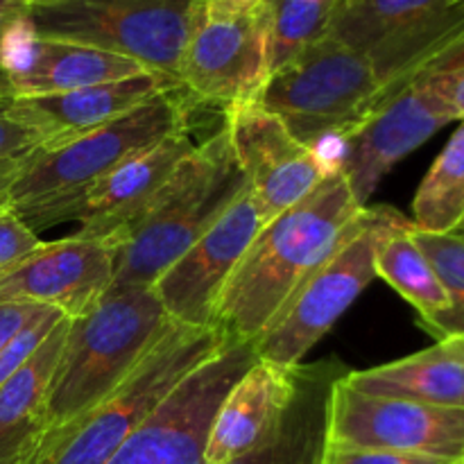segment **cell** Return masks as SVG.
<instances>
[{
    "instance_id": "3957f363",
    "label": "cell",
    "mask_w": 464,
    "mask_h": 464,
    "mask_svg": "<svg viewBox=\"0 0 464 464\" xmlns=\"http://www.w3.org/2000/svg\"><path fill=\"white\" fill-rule=\"evenodd\" d=\"M247 188L243 170L222 127L184 159L152 202L109 236L116 267L109 293L152 288L154 281L188 252Z\"/></svg>"
},
{
    "instance_id": "7a4b0ae2",
    "label": "cell",
    "mask_w": 464,
    "mask_h": 464,
    "mask_svg": "<svg viewBox=\"0 0 464 464\" xmlns=\"http://www.w3.org/2000/svg\"><path fill=\"white\" fill-rule=\"evenodd\" d=\"M186 98L190 95L181 86H172L109 125L66 143L41 145L3 166L0 208L14 211L34 231L54 225L63 208L89 193L125 159L190 127Z\"/></svg>"
},
{
    "instance_id": "484cf974",
    "label": "cell",
    "mask_w": 464,
    "mask_h": 464,
    "mask_svg": "<svg viewBox=\"0 0 464 464\" xmlns=\"http://www.w3.org/2000/svg\"><path fill=\"white\" fill-rule=\"evenodd\" d=\"M338 0H263L270 72L329 34Z\"/></svg>"
},
{
    "instance_id": "d6a6232c",
    "label": "cell",
    "mask_w": 464,
    "mask_h": 464,
    "mask_svg": "<svg viewBox=\"0 0 464 464\" xmlns=\"http://www.w3.org/2000/svg\"><path fill=\"white\" fill-rule=\"evenodd\" d=\"M27 14V0H0V45L7 32Z\"/></svg>"
},
{
    "instance_id": "836d02e7",
    "label": "cell",
    "mask_w": 464,
    "mask_h": 464,
    "mask_svg": "<svg viewBox=\"0 0 464 464\" xmlns=\"http://www.w3.org/2000/svg\"><path fill=\"white\" fill-rule=\"evenodd\" d=\"M261 3L263 0H202L204 7L213 12H245Z\"/></svg>"
},
{
    "instance_id": "7402d4cb",
    "label": "cell",
    "mask_w": 464,
    "mask_h": 464,
    "mask_svg": "<svg viewBox=\"0 0 464 464\" xmlns=\"http://www.w3.org/2000/svg\"><path fill=\"white\" fill-rule=\"evenodd\" d=\"M412 229V220L394 211L376 240L374 272L415 306L421 326L429 331L451 311V297L429 256L417 245Z\"/></svg>"
},
{
    "instance_id": "1f68e13d",
    "label": "cell",
    "mask_w": 464,
    "mask_h": 464,
    "mask_svg": "<svg viewBox=\"0 0 464 464\" xmlns=\"http://www.w3.org/2000/svg\"><path fill=\"white\" fill-rule=\"evenodd\" d=\"M45 306L30 302H3L0 304V352L5 344L27 324L34 315H39Z\"/></svg>"
},
{
    "instance_id": "44dd1931",
    "label": "cell",
    "mask_w": 464,
    "mask_h": 464,
    "mask_svg": "<svg viewBox=\"0 0 464 464\" xmlns=\"http://www.w3.org/2000/svg\"><path fill=\"white\" fill-rule=\"evenodd\" d=\"M343 381L362 394L464 408V338L453 335L412 356L365 372H347Z\"/></svg>"
},
{
    "instance_id": "8992f818",
    "label": "cell",
    "mask_w": 464,
    "mask_h": 464,
    "mask_svg": "<svg viewBox=\"0 0 464 464\" xmlns=\"http://www.w3.org/2000/svg\"><path fill=\"white\" fill-rule=\"evenodd\" d=\"M202 0H41L27 3L39 36L107 50L179 84Z\"/></svg>"
},
{
    "instance_id": "4316f807",
    "label": "cell",
    "mask_w": 464,
    "mask_h": 464,
    "mask_svg": "<svg viewBox=\"0 0 464 464\" xmlns=\"http://www.w3.org/2000/svg\"><path fill=\"white\" fill-rule=\"evenodd\" d=\"M415 225V222H412ZM417 245L429 256L430 266L435 267L442 279L449 297H451V311L429 329L438 340L444 338H464V236L460 234H430V231L412 229Z\"/></svg>"
},
{
    "instance_id": "74e56055",
    "label": "cell",
    "mask_w": 464,
    "mask_h": 464,
    "mask_svg": "<svg viewBox=\"0 0 464 464\" xmlns=\"http://www.w3.org/2000/svg\"><path fill=\"white\" fill-rule=\"evenodd\" d=\"M456 464H464V456H462V458H460V460H458Z\"/></svg>"
},
{
    "instance_id": "30bf717a",
    "label": "cell",
    "mask_w": 464,
    "mask_h": 464,
    "mask_svg": "<svg viewBox=\"0 0 464 464\" xmlns=\"http://www.w3.org/2000/svg\"><path fill=\"white\" fill-rule=\"evenodd\" d=\"M464 57L444 54L421 68L406 86L385 100L370 121L344 143L343 172L361 207L385 175L417 148L456 121L453 89Z\"/></svg>"
},
{
    "instance_id": "f1b7e54d",
    "label": "cell",
    "mask_w": 464,
    "mask_h": 464,
    "mask_svg": "<svg viewBox=\"0 0 464 464\" xmlns=\"http://www.w3.org/2000/svg\"><path fill=\"white\" fill-rule=\"evenodd\" d=\"M62 315L63 313H59L57 308L45 306L39 315L32 317V320L27 322L7 344H5V349L0 352V385H3L5 381L12 379L14 372L27 361V356H30L41 343H44V338L53 331V326L57 324V320Z\"/></svg>"
},
{
    "instance_id": "f35d334b",
    "label": "cell",
    "mask_w": 464,
    "mask_h": 464,
    "mask_svg": "<svg viewBox=\"0 0 464 464\" xmlns=\"http://www.w3.org/2000/svg\"><path fill=\"white\" fill-rule=\"evenodd\" d=\"M27 3H41V0H27Z\"/></svg>"
},
{
    "instance_id": "4dcf8cb0",
    "label": "cell",
    "mask_w": 464,
    "mask_h": 464,
    "mask_svg": "<svg viewBox=\"0 0 464 464\" xmlns=\"http://www.w3.org/2000/svg\"><path fill=\"white\" fill-rule=\"evenodd\" d=\"M320 464H456L442 458L420 456V453L388 451V449L349 447V444L326 442Z\"/></svg>"
},
{
    "instance_id": "9c48e42d",
    "label": "cell",
    "mask_w": 464,
    "mask_h": 464,
    "mask_svg": "<svg viewBox=\"0 0 464 464\" xmlns=\"http://www.w3.org/2000/svg\"><path fill=\"white\" fill-rule=\"evenodd\" d=\"M394 208H362L335 252L304 281L276 313L267 329L254 340L258 361L276 367L302 365L304 356L344 315L358 295L374 279V252L381 229Z\"/></svg>"
},
{
    "instance_id": "277c9868",
    "label": "cell",
    "mask_w": 464,
    "mask_h": 464,
    "mask_svg": "<svg viewBox=\"0 0 464 464\" xmlns=\"http://www.w3.org/2000/svg\"><path fill=\"white\" fill-rule=\"evenodd\" d=\"M172 326L152 288L107 293L84 315L71 317L50 385L44 421L72 429L134 372Z\"/></svg>"
},
{
    "instance_id": "9a60e30c",
    "label": "cell",
    "mask_w": 464,
    "mask_h": 464,
    "mask_svg": "<svg viewBox=\"0 0 464 464\" xmlns=\"http://www.w3.org/2000/svg\"><path fill=\"white\" fill-rule=\"evenodd\" d=\"M263 225L266 218L245 188L216 225L154 281L152 290L170 322L213 326L218 299Z\"/></svg>"
},
{
    "instance_id": "6da1fadb",
    "label": "cell",
    "mask_w": 464,
    "mask_h": 464,
    "mask_svg": "<svg viewBox=\"0 0 464 464\" xmlns=\"http://www.w3.org/2000/svg\"><path fill=\"white\" fill-rule=\"evenodd\" d=\"M365 207L335 170L295 207L261 227L216 304L213 326L254 343L299 285L335 252Z\"/></svg>"
},
{
    "instance_id": "7c38bea8",
    "label": "cell",
    "mask_w": 464,
    "mask_h": 464,
    "mask_svg": "<svg viewBox=\"0 0 464 464\" xmlns=\"http://www.w3.org/2000/svg\"><path fill=\"white\" fill-rule=\"evenodd\" d=\"M344 374L331 383L326 399V442L451 462L464 456V408L362 394L344 383Z\"/></svg>"
},
{
    "instance_id": "603a6c76",
    "label": "cell",
    "mask_w": 464,
    "mask_h": 464,
    "mask_svg": "<svg viewBox=\"0 0 464 464\" xmlns=\"http://www.w3.org/2000/svg\"><path fill=\"white\" fill-rule=\"evenodd\" d=\"M338 376H331L329 367H302L297 394L275 435L227 464H320L326 444V399Z\"/></svg>"
},
{
    "instance_id": "cb8c5ba5",
    "label": "cell",
    "mask_w": 464,
    "mask_h": 464,
    "mask_svg": "<svg viewBox=\"0 0 464 464\" xmlns=\"http://www.w3.org/2000/svg\"><path fill=\"white\" fill-rule=\"evenodd\" d=\"M71 317L62 315L44 343L27 356L9 381L0 385V435L44 421L50 385L62 358Z\"/></svg>"
},
{
    "instance_id": "d4e9b609",
    "label": "cell",
    "mask_w": 464,
    "mask_h": 464,
    "mask_svg": "<svg viewBox=\"0 0 464 464\" xmlns=\"http://www.w3.org/2000/svg\"><path fill=\"white\" fill-rule=\"evenodd\" d=\"M412 216L430 234H456L464 225V118L417 188Z\"/></svg>"
},
{
    "instance_id": "f546056e",
    "label": "cell",
    "mask_w": 464,
    "mask_h": 464,
    "mask_svg": "<svg viewBox=\"0 0 464 464\" xmlns=\"http://www.w3.org/2000/svg\"><path fill=\"white\" fill-rule=\"evenodd\" d=\"M44 240L36 236L14 211L0 208V279L12 275L25 258H30Z\"/></svg>"
},
{
    "instance_id": "e0dca14e",
    "label": "cell",
    "mask_w": 464,
    "mask_h": 464,
    "mask_svg": "<svg viewBox=\"0 0 464 464\" xmlns=\"http://www.w3.org/2000/svg\"><path fill=\"white\" fill-rule=\"evenodd\" d=\"M0 63L14 98L68 93L150 72L140 63L107 50L39 36L27 14L5 36Z\"/></svg>"
},
{
    "instance_id": "8fae6325",
    "label": "cell",
    "mask_w": 464,
    "mask_h": 464,
    "mask_svg": "<svg viewBox=\"0 0 464 464\" xmlns=\"http://www.w3.org/2000/svg\"><path fill=\"white\" fill-rule=\"evenodd\" d=\"M256 361L254 343L229 340L172 388L107 464H207L204 451L218 406Z\"/></svg>"
},
{
    "instance_id": "83f0119b",
    "label": "cell",
    "mask_w": 464,
    "mask_h": 464,
    "mask_svg": "<svg viewBox=\"0 0 464 464\" xmlns=\"http://www.w3.org/2000/svg\"><path fill=\"white\" fill-rule=\"evenodd\" d=\"M44 145V134L18 111L16 98H0V168Z\"/></svg>"
},
{
    "instance_id": "d590c367",
    "label": "cell",
    "mask_w": 464,
    "mask_h": 464,
    "mask_svg": "<svg viewBox=\"0 0 464 464\" xmlns=\"http://www.w3.org/2000/svg\"><path fill=\"white\" fill-rule=\"evenodd\" d=\"M7 95H12V86H9L7 72H5L3 63H0V98H7Z\"/></svg>"
},
{
    "instance_id": "ffe728a7",
    "label": "cell",
    "mask_w": 464,
    "mask_h": 464,
    "mask_svg": "<svg viewBox=\"0 0 464 464\" xmlns=\"http://www.w3.org/2000/svg\"><path fill=\"white\" fill-rule=\"evenodd\" d=\"M172 86L179 84L157 72H140L68 93L16 98V107L44 134V145H59L109 125Z\"/></svg>"
},
{
    "instance_id": "ab89813d",
    "label": "cell",
    "mask_w": 464,
    "mask_h": 464,
    "mask_svg": "<svg viewBox=\"0 0 464 464\" xmlns=\"http://www.w3.org/2000/svg\"><path fill=\"white\" fill-rule=\"evenodd\" d=\"M462 3H464V0H462Z\"/></svg>"
},
{
    "instance_id": "ac0fdd59",
    "label": "cell",
    "mask_w": 464,
    "mask_h": 464,
    "mask_svg": "<svg viewBox=\"0 0 464 464\" xmlns=\"http://www.w3.org/2000/svg\"><path fill=\"white\" fill-rule=\"evenodd\" d=\"M195 148L198 143L190 139V127H184L159 143L131 154L107 177H102L89 193L63 208L54 218V225L77 220L80 229L75 231V236L109 238L130 225L152 202L154 195L175 175L177 168Z\"/></svg>"
},
{
    "instance_id": "4fadbf2b",
    "label": "cell",
    "mask_w": 464,
    "mask_h": 464,
    "mask_svg": "<svg viewBox=\"0 0 464 464\" xmlns=\"http://www.w3.org/2000/svg\"><path fill=\"white\" fill-rule=\"evenodd\" d=\"M270 77L266 5L213 12L199 5L179 66V86L195 100L222 107L256 100Z\"/></svg>"
},
{
    "instance_id": "2e32d148",
    "label": "cell",
    "mask_w": 464,
    "mask_h": 464,
    "mask_svg": "<svg viewBox=\"0 0 464 464\" xmlns=\"http://www.w3.org/2000/svg\"><path fill=\"white\" fill-rule=\"evenodd\" d=\"M116 245L107 238H68L41 243L12 275L0 279V304L30 302L80 317L109 293Z\"/></svg>"
},
{
    "instance_id": "52a82bcc",
    "label": "cell",
    "mask_w": 464,
    "mask_h": 464,
    "mask_svg": "<svg viewBox=\"0 0 464 464\" xmlns=\"http://www.w3.org/2000/svg\"><path fill=\"white\" fill-rule=\"evenodd\" d=\"M229 340L234 338L216 326L198 329L172 322L116 392L68 430L48 464H107L172 388Z\"/></svg>"
},
{
    "instance_id": "e575fe53",
    "label": "cell",
    "mask_w": 464,
    "mask_h": 464,
    "mask_svg": "<svg viewBox=\"0 0 464 464\" xmlns=\"http://www.w3.org/2000/svg\"><path fill=\"white\" fill-rule=\"evenodd\" d=\"M453 111H456V121L464 118V66L460 71V77L456 82V89H453Z\"/></svg>"
},
{
    "instance_id": "5b68a950",
    "label": "cell",
    "mask_w": 464,
    "mask_h": 464,
    "mask_svg": "<svg viewBox=\"0 0 464 464\" xmlns=\"http://www.w3.org/2000/svg\"><path fill=\"white\" fill-rule=\"evenodd\" d=\"M254 102L306 148L344 152L383 102V86L365 53L326 34L272 71Z\"/></svg>"
},
{
    "instance_id": "ba28073f",
    "label": "cell",
    "mask_w": 464,
    "mask_h": 464,
    "mask_svg": "<svg viewBox=\"0 0 464 464\" xmlns=\"http://www.w3.org/2000/svg\"><path fill=\"white\" fill-rule=\"evenodd\" d=\"M329 36L370 57L385 102L421 68L464 44V3L338 0Z\"/></svg>"
},
{
    "instance_id": "d6986e66",
    "label": "cell",
    "mask_w": 464,
    "mask_h": 464,
    "mask_svg": "<svg viewBox=\"0 0 464 464\" xmlns=\"http://www.w3.org/2000/svg\"><path fill=\"white\" fill-rule=\"evenodd\" d=\"M302 365L285 370L256 361L218 406L208 430L207 464H227L275 435L299 388Z\"/></svg>"
},
{
    "instance_id": "8d00e7d4",
    "label": "cell",
    "mask_w": 464,
    "mask_h": 464,
    "mask_svg": "<svg viewBox=\"0 0 464 464\" xmlns=\"http://www.w3.org/2000/svg\"><path fill=\"white\" fill-rule=\"evenodd\" d=\"M456 234H460V236H464V225L460 227V229H458V231H456Z\"/></svg>"
},
{
    "instance_id": "5bb4252c",
    "label": "cell",
    "mask_w": 464,
    "mask_h": 464,
    "mask_svg": "<svg viewBox=\"0 0 464 464\" xmlns=\"http://www.w3.org/2000/svg\"><path fill=\"white\" fill-rule=\"evenodd\" d=\"M225 130L266 222L295 207L335 172L315 150L299 143L275 113L254 100L227 107Z\"/></svg>"
}]
</instances>
